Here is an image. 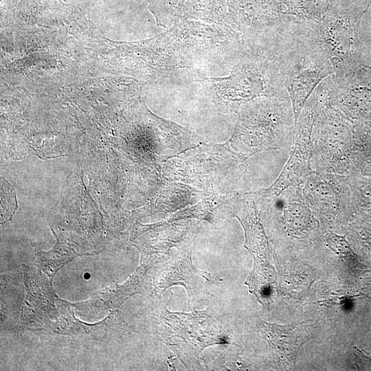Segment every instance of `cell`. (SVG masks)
I'll list each match as a JSON object with an SVG mask.
<instances>
[{"mask_svg": "<svg viewBox=\"0 0 371 371\" xmlns=\"http://www.w3.org/2000/svg\"><path fill=\"white\" fill-rule=\"evenodd\" d=\"M313 23L302 22L266 54L277 66L289 94L295 125L314 89L324 78L334 74Z\"/></svg>", "mask_w": 371, "mask_h": 371, "instance_id": "1", "label": "cell"}, {"mask_svg": "<svg viewBox=\"0 0 371 371\" xmlns=\"http://www.w3.org/2000/svg\"><path fill=\"white\" fill-rule=\"evenodd\" d=\"M231 147L247 159L260 151L286 146L295 131L289 95L262 97L240 104Z\"/></svg>", "mask_w": 371, "mask_h": 371, "instance_id": "2", "label": "cell"}, {"mask_svg": "<svg viewBox=\"0 0 371 371\" xmlns=\"http://www.w3.org/2000/svg\"><path fill=\"white\" fill-rule=\"evenodd\" d=\"M370 4L371 0H331L322 19L313 23L337 78L365 65L359 30Z\"/></svg>", "mask_w": 371, "mask_h": 371, "instance_id": "3", "label": "cell"}, {"mask_svg": "<svg viewBox=\"0 0 371 371\" xmlns=\"http://www.w3.org/2000/svg\"><path fill=\"white\" fill-rule=\"evenodd\" d=\"M328 84L324 78L302 108L295 125L291 155L280 176L270 187L249 192L258 210L268 211L285 190L303 185L312 172V131L319 110L329 104Z\"/></svg>", "mask_w": 371, "mask_h": 371, "instance_id": "4", "label": "cell"}, {"mask_svg": "<svg viewBox=\"0 0 371 371\" xmlns=\"http://www.w3.org/2000/svg\"><path fill=\"white\" fill-rule=\"evenodd\" d=\"M246 160L228 143L202 146L174 159L168 174L194 186L226 192L232 189L245 172Z\"/></svg>", "mask_w": 371, "mask_h": 371, "instance_id": "5", "label": "cell"}, {"mask_svg": "<svg viewBox=\"0 0 371 371\" xmlns=\"http://www.w3.org/2000/svg\"><path fill=\"white\" fill-rule=\"evenodd\" d=\"M161 308L163 339L188 369H201L200 352L207 346L223 343L224 335L205 312L174 313Z\"/></svg>", "mask_w": 371, "mask_h": 371, "instance_id": "6", "label": "cell"}, {"mask_svg": "<svg viewBox=\"0 0 371 371\" xmlns=\"http://www.w3.org/2000/svg\"><path fill=\"white\" fill-rule=\"evenodd\" d=\"M351 139L350 118L329 105L322 107L311 135L313 170L344 175L348 168Z\"/></svg>", "mask_w": 371, "mask_h": 371, "instance_id": "7", "label": "cell"}, {"mask_svg": "<svg viewBox=\"0 0 371 371\" xmlns=\"http://www.w3.org/2000/svg\"><path fill=\"white\" fill-rule=\"evenodd\" d=\"M194 238L187 237L181 240L175 254L161 271L159 286L166 289L172 285H181L188 294L189 306L195 311L196 302L212 295L207 289L209 273L195 269L191 260Z\"/></svg>", "mask_w": 371, "mask_h": 371, "instance_id": "8", "label": "cell"}, {"mask_svg": "<svg viewBox=\"0 0 371 371\" xmlns=\"http://www.w3.org/2000/svg\"><path fill=\"white\" fill-rule=\"evenodd\" d=\"M303 185L306 200L313 211L322 217L341 216L350 203L344 175L313 170Z\"/></svg>", "mask_w": 371, "mask_h": 371, "instance_id": "9", "label": "cell"}, {"mask_svg": "<svg viewBox=\"0 0 371 371\" xmlns=\"http://www.w3.org/2000/svg\"><path fill=\"white\" fill-rule=\"evenodd\" d=\"M329 80V106L349 118L371 109V69L368 67H361L341 78L332 74Z\"/></svg>", "mask_w": 371, "mask_h": 371, "instance_id": "10", "label": "cell"}, {"mask_svg": "<svg viewBox=\"0 0 371 371\" xmlns=\"http://www.w3.org/2000/svg\"><path fill=\"white\" fill-rule=\"evenodd\" d=\"M258 326L280 366L294 367L300 347L312 338L313 326L310 324L282 326L260 320Z\"/></svg>", "mask_w": 371, "mask_h": 371, "instance_id": "11", "label": "cell"}, {"mask_svg": "<svg viewBox=\"0 0 371 371\" xmlns=\"http://www.w3.org/2000/svg\"><path fill=\"white\" fill-rule=\"evenodd\" d=\"M90 276H90V274H89V273H85L84 274V278H85V279H87V280L89 279V278H90Z\"/></svg>", "mask_w": 371, "mask_h": 371, "instance_id": "12", "label": "cell"}]
</instances>
